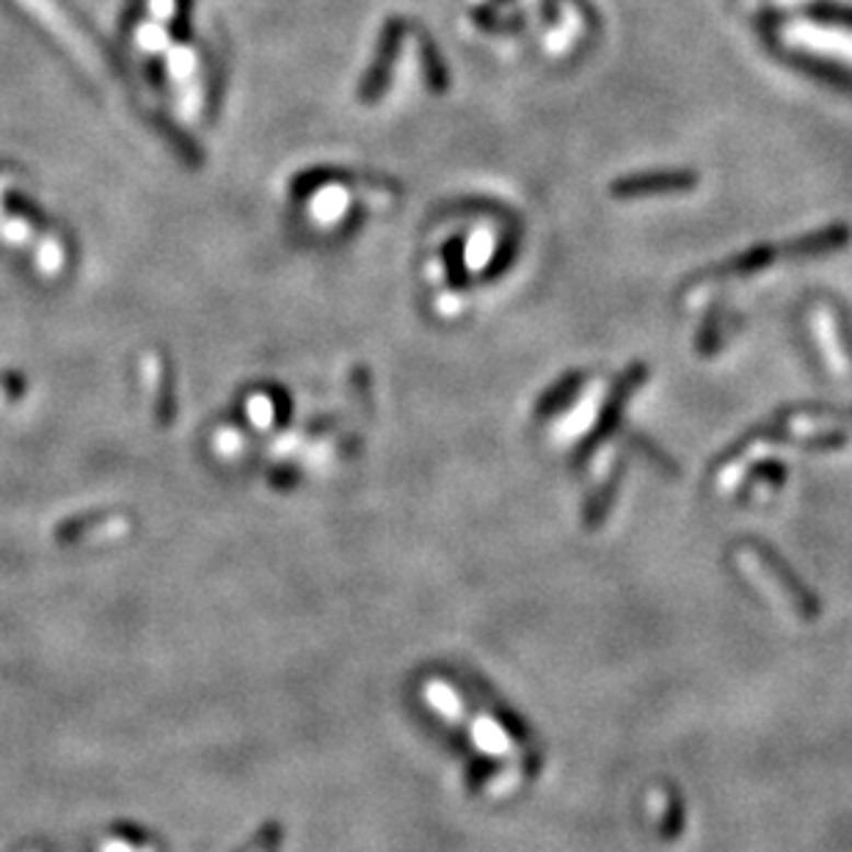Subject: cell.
Wrapping results in <instances>:
<instances>
[{"label":"cell","instance_id":"6da1fadb","mask_svg":"<svg viewBox=\"0 0 852 852\" xmlns=\"http://www.w3.org/2000/svg\"><path fill=\"white\" fill-rule=\"evenodd\" d=\"M695 185L692 174L681 172H663V174H648V177H630L615 183V196H648L654 191H676V188H690Z\"/></svg>","mask_w":852,"mask_h":852}]
</instances>
